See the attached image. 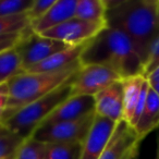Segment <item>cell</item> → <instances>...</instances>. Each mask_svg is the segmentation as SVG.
Returning <instances> with one entry per match:
<instances>
[{
  "label": "cell",
  "instance_id": "1",
  "mask_svg": "<svg viewBox=\"0 0 159 159\" xmlns=\"http://www.w3.org/2000/svg\"><path fill=\"white\" fill-rule=\"evenodd\" d=\"M106 25L119 30L132 42L143 64L159 38L157 0H105Z\"/></svg>",
  "mask_w": 159,
  "mask_h": 159
},
{
  "label": "cell",
  "instance_id": "2",
  "mask_svg": "<svg viewBox=\"0 0 159 159\" xmlns=\"http://www.w3.org/2000/svg\"><path fill=\"white\" fill-rule=\"evenodd\" d=\"M81 66H104L121 80L144 75V64L130 38L119 30L106 26L89 40L80 57Z\"/></svg>",
  "mask_w": 159,
  "mask_h": 159
},
{
  "label": "cell",
  "instance_id": "3",
  "mask_svg": "<svg viewBox=\"0 0 159 159\" xmlns=\"http://www.w3.org/2000/svg\"><path fill=\"white\" fill-rule=\"evenodd\" d=\"M80 68L81 63L79 61L69 68L57 72H23L22 74L11 79L7 83L9 99L3 121L23 107L48 95L49 93L64 84L79 71Z\"/></svg>",
  "mask_w": 159,
  "mask_h": 159
},
{
  "label": "cell",
  "instance_id": "4",
  "mask_svg": "<svg viewBox=\"0 0 159 159\" xmlns=\"http://www.w3.org/2000/svg\"><path fill=\"white\" fill-rule=\"evenodd\" d=\"M75 74L61 86L48 95L23 107L11 117L6 119L2 123L23 139H26L31 137L34 131L44 122V120L58 106L72 96V83Z\"/></svg>",
  "mask_w": 159,
  "mask_h": 159
},
{
  "label": "cell",
  "instance_id": "5",
  "mask_svg": "<svg viewBox=\"0 0 159 159\" xmlns=\"http://www.w3.org/2000/svg\"><path fill=\"white\" fill-rule=\"evenodd\" d=\"M96 113L75 121H62L40 124L31 137L46 144L84 143L94 123Z\"/></svg>",
  "mask_w": 159,
  "mask_h": 159
},
{
  "label": "cell",
  "instance_id": "6",
  "mask_svg": "<svg viewBox=\"0 0 159 159\" xmlns=\"http://www.w3.org/2000/svg\"><path fill=\"white\" fill-rule=\"evenodd\" d=\"M69 47L71 46L59 40L43 36L33 32L32 29H29L26 32H24L22 38L14 48L20 55L23 70L25 72L30 68L40 63L52 55Z\"/></svg>",
  "mask_w": 159,
  "mask_h": 159
},
{
  "label": "cell",
  "instance_id": "7",
  "mask_svg": "<svg viewBox=\"0 0 159 159\" xmlns=\"http://www.w3.org/2000/svg\"><path fill=\"white\" fill-rule=\"evenodd\" d=\"M121 77L104 66H81L72 83V96H95Z\"/></svg>",
  "mask_w": 159,
  "mask_h": 159
},
{
  "label": "cell",
  "instance_id": "8",
  "mask_svg": "<svg viewBox=\"0 0 159 159\" xmlns=\"http://www.w3.org/2000/svg\"><path fill=\"white\" fill-rule=\"evenodd\" d=\"M106 26V24L102 23L87 22L81 19L73 18L40 35L59 40L69 46H79L86 44L96 37Z\"/></svg>",
  "mask_w": 159,
  "mask_h": 159
},
{
  "label": "cell",
  "instance_id": "9",
  "mask_svg": "<svg viewBox=\"0 0 159 159\" xmlns=\"http://www.w3.org/2000/svg\"><path fill=\"white\" fill-rule=\"evenodd\" d=\"M117 124L118 122L96 116L91 131L83 143L80 159H100Z\"/></svg>",
  "mask_w": 159,
  "mask_h": 159
},
{
  "label": "cell",
  "instance_id": "10",
  "mask_svg": "<svg viewBox=\"0 0 159 159\" xmlns=\"http://www.w3.org/2000/svg\"><path fill=\"white\" fill-rule=\"evenodd\" d=\"M95 113L93 96H71L58 106L42 124L62 121H75Z\"/></svg>",
  "mask_w": 159,
  "mask_h": 159
},
{
  "label": "cell",
  "instance_id": "11",
  "mask_svg": "<svg viewBox=\"0 0 159 159\" xmlns=\"http://www.w3.org/2000/svg\"><path fill=\"white\" fill-rule=\"evenodd\" d=\"M96 116L119 122L123 117V84L115 82L94 96Z\"/></svg>",
  "mask_w": 159,
  "mask_h": 159
},
{
  "label": "cell",
  "instance_id": "12",
  "mask_svg": "<svg viewBox=\"0 0 159 159\" xmlns=\"http://www.w3.org/2000/svg\"><path fill=\"white\" fill-rule=\"evenodd\" d=\"M139 142L134 129L121 120L118 122L100 159H122L133 147L139 145Z\"/></svg>",
  "mask_w": 159,
  "mask_h": 159
},
{
  "label": "cell",
  "instance_id": "13",
  "mask_svg": "<svg viewBox=\"0 0 159 159\" xmlns=\"http://www.w3.org/2000/svg\"><path fill=\"white\" fill-rule=\"evenodd\" d=\"M77 0H56L52 7L44 16L31 24V29L37 34H43L71 19L75 18Z\"/></svg>",
  "mask_w": 159,
  "mask_h": 159
},
{
  "label": "cell",
  "instance_id": "14",
  "mask_svg": "<svg viewBox=\"0 0 159 159\" xmlns=\"http://www.w3.org/2000/svg\"><path fill=\"white\" fill-rule=\"evenodd\" d=\"M87 44V43H86ZM86 44L79 46H71L62 51L55 53L48 59L44 60L40 63L30 68L25 72L31 73H46V72H57L63 69L71 66L72 64L80 61V57L82 55Z\"/></svg>",
  "mask_w": 159,
  "mask_h": 159
},
{
  "label": "cell",
  "instance_id": "15",
  "mask_svg": "<svg viewBox=\"0 0 159 159\" xmlns=\"http://www.w3.org/2000/svg\"><path fill=\"white\" fill-rule=\"evenodd\" d=\"M159 128V95L149 85L145 107L134 130L139 141Z\"/></svg>",
  "mask_w": 159,
  "mask_h": 159
},
{
  "label": "cell",
  "instance_id": "16",
  "mask_svg": "<svg viewBox=\"0 0 159 159\" xmlns=\"http://www.w3.org/2000/svg\"><path fill=\"white\" fill-rule=\"evenodd\" d=\"M147 79L144 75L128 77L122 80L123 84V117L122 120L130 125L134 117L137 104L141 99L143 89ZM131 126V125H130Z\"/></svg>",
  "mask_w": 159,
  "mask_h": 159
},
{
  "label": "cell",
  "instance_id": "17",
  "mask_svg": "<svg viewBox=\"0 0 159 159\" xmlns=\"http://www.w3.org/2000/svg\"><path fill=\"white\" fill-rule=\"evenodd\" d=\"M106 12L105 0H77L75 18L87 22L106 24Z\"/></svg>",
  "mask_w": 159,
  "mask_h": 159
},
{
  "label": "cell",
  "instance_id": "18",
  "mask_svg": "<svg viewBox=\"0 0 159 159\" xmlns=\"http://www.w3.org/2000/svg\"><path fill=\"white\" fill-rule=\"evenodd\" d=\"M23 72L22 60L16 48L0 52V85L6 84Z\"/></svg>",
  "mask_w": 159,
  "mask_h": 159
},
{
  "label": "cell",
  "instance_id": "19",
  "mask_svg": "<svg viewBox=\"0 0 159 159\" xmlns=\"http://www.w3.org/2000/svg\"><path fill=\"white\" fill-rule=\"evenodd\" d=\"M25 139L0 123V159H14Z\"/></svg>",
  "mask_w": 159,
  "mask_h": 159
},
{
  "label": "cell",
  "instance_id": "20",
  "mask_svg": "<svg viewBox=\"0 0 159 159\" xmlns=\"http://www.w3.org/2000/svg\"><path fill=\"white\" fill-rule=\"evenodd\" d=\"M82 147V143L47 144L45 159H80Z\"/></svg>",
  "mask_w": 159,
  "mask_h": 159
},
{
  "label": "cell",
  "instance_id": "21",
  "mask_svg": "<svg viewBox=\"0 0 159 159\" xmlns=\"http://www.w3.org/2000/svg\"><path fill=\"white\" fill-rule=\"evenodd\" d=\"M31 29V21L26 13L0 18V36L24 33Z\"/></svg>",
  "mask_w": 159,
  "mask_h": 159
},
{
  "label": "cell",
  "instance_id": "22",
  "mask_svg": "<svg viewBox=\"0 0 159 159\" xmlns=\"http://www.w3.org/2000/svg\"><path fill=\"white\" fill-rule=\"evenodd\" d=\"M47 144L29 137L16 152L14 159H45Z\"/></svg>",
  "mask_w": 159,
  "mask_h": 159
},
{
  "label": "cell",
  "instance_id": "23",
  "mask_svg": "<svg viewBox=\"0 0 159 159\" xmlns=\"http://www.w3.org/2000/svg\"><path fill=\"white\" fill-rule=\"evenodd\" d=\"M34 0H0V18L26 13Z\"/></svg>",
  "mask_w": 159,
  "mask_h": 159
},
{
  "label": "cell",
  "instance_id": "24",
  "mask_svg": "<svg viewBox=\"0 0 159 159\" xmlns=\"http://www.w3.org/2000/svg\"><path fill=\"white\" fill-rule=\"evenodd\" d=\"M55 1L56 0H34L32 7L26 12L27 18L31 21V24L37 21L38 19H40L42 16H44L46 12L52 7Z\"/></svg>",
  "mask_w": 159,
  "mask_h": 159
},
{
  "label": "cell",
  "instance_id": "25",
  "mask_svg": "<svg viewBox=\"0 0 159 159\" xmlns=\"http://www.w3.org/2000/svg\"><path fill=\"white\" fill-rule=\"evenodd\" d=\"M159 66V38L152 46L147 60L144 64V76L147 77L154 70Z\"/></svg>",
  "mask_w": 159,
  "mask_h": 159
},
{
  "label": "cell",
  "instance_id": "26",
  "mask_svg": "<svg viewBox=\"0 0 159 159\" xmlns=\"http://www.w3.org/2000/svg\"><path fill=\"white\" fill-rule=\"evenodd\" d=\"M26 32V31H25ZM23 34H12V35H5L0 36V52H2L8 49L14 48L16 45L20 42V39L22 38Z\"/></svg>",
  "mask_w": 159,
  "mask_h": 159
},
{
  "label": "cell",
  "instance_id": "27",
  "mask_svg": "<svg viewBox=\"0 0 159 159\" xmlns=\"http://www.w3.org/2000/svg\"><path fill=\"white\" fill-rule=\"evenodd\" d=\"M8 87L7 83L0 85V123L3 121L8 107Z\"/></svg>",
  "mask_w": 159,
  "mask_h": 159
},
{
  "label": "cell",
  "instance_id": "28",
  "mask_svg": "<svg viewBox=\"0 0 159 159\" xmlns=\"http://www.w3.org/2000/svg\"><path fill=\"white\" fill-rule=\"evenodd\" d=\"M147 81L148 83H149V85H154V84H157V83L159 82V66L156 69V70H154L152 73H150L149 75H148L147 77Z\"/></svg>",
  "mask_w": 159,
  "mask_h": 159
},
{
  "label": "cell",
  "instance_id": "29",
  "mask_svg": "<svg viewBox=\"0 0 159 159\" xmlns=\"http://www.w3.org/2000/svg\"><path fill=\"white\" fill-rule=\"evenodd\" d=\"M137 150H139V145H136L135 147H133L132 149H131L122 159H135V157L137 156Z\"/></svg>",
  "mask_w": 159,
  "mask_h": 159
},
{
  "label": "cell",
  "instance_id": "30",
  "mask_svg": "<svg viewBox=\"0 0 159 159\" xmlns=\"http://www.w3.org/2000/svg\"><path fill=\"white\" fill-rule=\"evenodd\" d=\"M150 86L152 87V89H155V92H156L157 94L159 95V82L157 83V84H154V85H150Z\"/></svg>",
  "mask_w": 159,
  "mask_h": 159
},
{
  "label": "cell",
  "instance_id": "31",
  "mask_svg": "<svg viewBox=\"0 0 159 159\" xmlns=\"http://www.w3.org/2000/svg\"><path fill=\"white\" fill-rule=\"evenodd\" d=\"M156 156H157V158L159 159V134H158V137H157V152H156Z\"/></svg>",
  "mask_w": 159,
  "mask_h": 159
},
{
  "label": "cell",
  "instance_id": "32",
  "mask_svg": "<svg viewBox=\"0 0 159 159\" xmlns=\"http://www.w3.org/2000/svg\"><path fill=\"white\" fill-rule=\"evenodd\" d=\"M157 10H158V16H159V0H157Z\"/></svg>",
  "mask_w": 159,
  "mask_h": 159
},
{
  "label": "cell",
  "instance_id": "33",
  "mask_svg": "<svg viewBox=\"0 0 159 159\" xmlns=\"http://www.w3.org/2000/svg\"><path fill=\"white\" fill-rule=\"evenodd\" d=\"M155 159H158V158H157V156H156V157H155Z\"/></svg>",
  "mask_w": 159,
  "mask_h": 159
}]
</instances>
